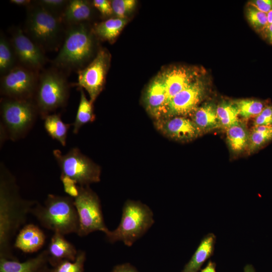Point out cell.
<instances>
[{
  "label": "cell",
  "mask_w": 272,
  "mask_h": 272,
  "mask_svg": "<svg viewBox=\"0 0 272 272\" xmlns=\"http://www.w3.org/2000/svg\"><path fill=\"white\" fill-rule=\"evenodd\" d=\"M249 5L266 14L272 11V0H255L250 2Z\"/></svg>",
  "instance_id": "obj_38"
},
{
  "label": "cell",
  "mask_w": 272,
  "mask_h": 272,
  "mask_svg": "<svg viewBox=\"0 0 272 272\" xmlns=\"http://www.w3.org/2000/svg\"><path fill=\"white\" fill-rule=\"evenodd\" d=\"M79 194L74 198L79 221L77 234L83 237L97 231L106 233L109 230L104 223L98 196L89 185H79Z\"/></svg>",
  "instance_id": "obj_9"
},
{
  "label": "cell",
  "mask_w": 272,
  "mask_h": 272,
  "mask_svg": "<svg viewBox=\"0 0 272 272\" xmlns=\"http://www.w3.org/2000/svg\"><path fill=\"white\" fill-rule=\"evenodd\" d=\"M80 99L77 109L75 121L73 123V132L78 133L82 126L95 119L93 103L88 100L85 94L84 90L80 88Z\"/></svg>",
  "instance_id": "obj_26"
},
{
  "label": "cell",
  "mask_w": 272,
  "mask_h": 272,
  "mask_svg": "<svg viewBox=\"0 0 272 272\" xmlns=\"http://www.w3.org/2000/svg\"><path fill=\"white\" fill-rule=\"evenodd\" d=\"M216 263L210 260L207 266L200 272H216Z\"/></svg>",
  "instance_id": "obj_42"
},
{
  "label": "cell",
  "mask_w": 272,
  "mask_h": 272,
  "mask_svg": "<svg viewBox=\"0 0 272 272\" xmlns=\"http://www.w3.org/2000/svg\"><path fill=\"white\" fill-rule=\"evenodd\" d=\"M145 107L155 120L162 117L166 103V95L162 72L149 84L144 96Z\"/></svg>",
  "instance_id": "obj_15"
},
{
  "label": "cell",
  "mask_w": 272,
  "mask_h": 272,
  "mask_svg": "<svg viewBox=\"0 0 272 272\" xmlns=\"http://www.w3.org/2000/svg\"><path fill=\"white\" fill-rule=\"evenodd\" d=\"M272 140V125L254 126L249 134V152H254Z\"/></svg>",
  "instance_id": "obj_28"
},
{
  "label": "cell",
  "mask_w": 272,
  "mask_h": 272,
  "mask_svg": "<svg viewBox=\"0 0 272 272\" xmlns=\"http://www.w3.org/2000/svg\"><path fill=\"white\" fill-rule=\"evenodd\" d=\"M10 2L17 6L27 7L32 3V1L30 0H11Z\"/></svg>",
  "instance_id": "obj_41"
},
{
  "label": "cell",
  "mask_w": 272,
  "mask_h": 272,
  "mask_svg": "<svg viewBox=\"0 0 272 272\" xmlns=\"http://www.w3.org/2000/svg\"><path fill=\"white\" fill-rule=\"evenodd\" d=\"M127 22L126 18H112L95 24L93 31L98 38L112 43Z\"/></svg>",
  "instance_id": "obj_22"
},
{
  "label": "cell",
  "mask_w": 272,
  "mask_h": 272,
  "mask_svg": "<svg viewBox=\"0 0 272 272\" xmlns=\"http://www.w3.org/2000/svg\"><path fill=\"white\" fill-rule=\"evenodd\" d=\"M217 115L220 126L226 129L240 121L238 119V110L234 103L224 102L220 103L216 108Z\"/></svg>",
  "instance_id": "obj_29"
},
{
  "label": "cell",
  "mask_w": 272,
  "mask_h": 272,
  "mask_svg": "<svg viewBox=\"0 0 272 272\" xmlns=\"http://www.w3.org/2000/svg\"><path fill=\"white\" fill-rule=\"evenodd\" d=\"M112 272H137L128 265H122L117 266Z\"/></svg>",
  "instance_id": "obj_39"
},
{
  "label": "cell",
  "mask_w": 272,
  "mask_h": 272,
  "mask_svg": "<svg viewBox=\"0 0 272 272\" xmlns=\"http://www.w3.org/2000/svg\"><path fill=\"white\" fill-rule=\"evenodd\" d=\"M192 114V120L201 132L220 126L216 108L212 104L208 103L197 107Z\"/></svg>",
  "instance_id": "obj_23"
},
{
  "label": "cell",
  "mask_w": 272,
  "mask_h": 272,
  "mask_svg": "<svg viewBox=\"0 0 272 272\" xmlns=\"http://www.w3.org/2000/svg\"><path fill=\"white\" fill-rule=\"evenodd\" d=\"M94 36L87 23L66 26L62 44L52 61L54 66L77 72L86 66L94 51Z\"/></svg>",
  "instance_id": "obj_2"
},
{
  "label": "cell",
  "mask_w": 272,
  "mask_h": 272,
  "mask_svg": "<svg viewBox=\"0 0 272 272\" xmlns=\"http://www.w3.org/2000/svg\"><path fill=\"white\" fill-rule=\"evenodd\" d=\"M61 16L49 11L34 1L27 7L23 31L44 52L53 51L62 44L66 31Z\"/></svg>",
  "instance_id": "obj_3"
},
{
  "label": "cell",
  "mask_w": 272,
  "mask_h": 272,
  "mask_svg": "<svg viewBox=\"0 0 272 272\" xmlns=\"http://www.w3.org/2000/svg\"><path fill=\"white\" fill-rule=\"evenodd\" d=\"M18 65L12 43L3 34L0 37V74L2 76Z\"/></svg>",
  "instance_id": "obj_27"
},
{
  "label": "cell",
  "mask_w": 272,
  "mask_h": 272,
  "mask_svg": "<svg viewBox=\"0 0 272 272\" xmlns=\"http://www.w3.org/2000/svg\"><path fill=\"white\" fill-rule=\"evenodd\" d=\"M40 272H49L47 270H46L45 268L44 269V270L43 271H41Z\"/></svg>",
  "instance_id": "obj_45"
},
{
  "label": "cell",
  "mask_w": 272,
  "mask_h": 272,
  "mask_svg": "<svg viewBox=\"0 0 272 272\" xmlns=\"http://www.w3.org/2000/svg\"><path fill=\"white\" fill-rule=\"evenodd\" d=\"M46 250L48 261L53 266L63 260L75 261L78 252L74 245L58 232H54Z\"/></svg>",
  "instance_id": "obj_17"
},
{
  "label": "cell",
  "mask_w": 272,
  "mask_h": 272,
  "mask_svg": "<svg viewBox=\"0 0 272 272\" xmlns=\"http://www.w3.org/2000/svg\"><path fill=\"white\" fill-rule=\"evenodd\" d=\"M216 240V236L213 233L205 236L182 272H197L204 262L213 255Z\"/></svg>",
  "instance_id": "obj_20"
},
{
  "label": "cell",
  "mask_w": 272,
  "mask_h": 272,
  "mask_svg": "<svg viewBox=\"0 0 272 272\" xmlns=\"http://www.w3.org/2000/svg\"><path fill=\"white\" fill-rule=\"evenodd\" d=\"M44 120V127L47 134L53 140L65 146L68 130L71 124L64 123L59 114H49Z\"/></svg>",
  "instance_id": "obj_24"
},
{
  "label": "cell",
  "mask_w": 272,
  "mask_h": 272,
  "mask_svg": "<svg viewBox=\"0 0 272 272\" xmlns=\"http://www.w3.org/2000/svg\"><path fill=\"white\" fill-rule=\"evenodd\" d=\"M262 32L265 38L272 44V24H268Z\"/></svg>",
  "instance_id": "obj_40"
},
{
  "label": "cell",
  "mask_w": 272,
  "mask_h": 272,
  "mask_svg": "<svg viewBox=\"0 0 272 272\" xmlns=\"http://www.w3.org/2000/svg\"><path fill=\"white\" fill-rule=\"evenodd\" d=\"M267 21L268 24H272V11L267 14Z\"/></svg>",
  "instance_id": "obj_44"
},
{
  "label": "cell",
  "mask_w": 272,
  "mask_h": 272,
  "mask_svg": "<svg viewBox=\"0 0 272 272\" xmlns=\"http://www.w3.org/2000/svg\"><path fill=\"white\" fill-rule=\"evenodd\" d=\"M113 14L116 18L125 19L134 9L137 1L135 0L111 1Z\"/></svg>",
  "instance_id": "obj_33"
},
{
  "label": "cell",
  "mask_w": 272,
  "mask_h": 272,
  "mask_svg": "<svg viewBox=\"0 0 272 272\" xmlns=\"http://www.w3.org/2000/svg\"><path fill=\"white\" fill-rule=\"evenodd\" d=\"M70 85L65 74L56 67L39 74L34 102L42 119L57 109L66 105L69 97Z\"/></svg>",
  "instance_id": "obj_6"
},
{
  "label": "cell",
  "mask_w": 272,
  "mask_h": 272,
  "mask_svg": "<svg viewBox=\"0 0 272 272\" xmlns=\"http://www.w3.org/2000/svg\"><path fill=\"white\" fill-rule=\"evenodd\" d=\"M154 125L164 136L180 142L194 140L201 132L192 119L185 116L161 118L155 120Z\"/></svg>",
  "instance_id": "obj_14"
},
{
  "label": "cell",
  "mask_w": 272,
  "mask_h": 272,
  "mask_svg": "<svg viewBox=\"0 0 272 272\" xmlns=\"http://www.w3.org/2000/svg\"><path fill=\"white\" fill-rule=\"evenodd\" d=\"M254 126L272 125V106L266 105L262 111L255 117Z\"/></svg>",
  "instance_id": "obj_36"
},
{
  "label": "cell",
  "mask_w": 272,
  "mask_h": 272,
  "mask_svg": "<svg viewBox=\"0 0 272 272\" xmlns=\"http://www.w3.org/2000/svg\"><path fill=\"white\" fill-rule=\"evenodd\" d=\"M92 3L103 16L109 17L113 14L111 1L94 0Z\"/></svg>",
  "instance_id": "obj_37"
},
{
  "label": "cell",
  "mask_w": 272,
  "mask_h": 272,
  "mask_svg": "<svg viewBox=\"0 0 272 272\" xmlns=\"http://www.w3.org/2000/svg\"><path fill=\"white\" fill-rule=\"evenodd\" d=\"M35 2L49 11L61 16L69 1L39 0Z\"/></svg>",
  "instance_id": "obj_34"
},
{
  "label": "cell",
  "mask_w": 272,
  "mask_h": 272,
  "mask_svg": "<svg viewBox=\"0 0 272 272\" xmlns=\"http://www.w3.org/2000/svg\"><path fill=\"white\" fill-rule=\"evenodd\" d=\"M39 74L18 65L2 76L1 93L5 98L33 100Z\"/></svg>",
  "instance_id": "obj_10"
},
{
  "label": "cell",
  "mask_w": 272,
  "mask_h": 272,
  "mask_svg": "<svg viewBox=\"0 0 272 272\" xmlns=\"http://www.w3.org/2000/svg\"><path fill=\"white\" fill-rule=\"evenodd\" d=\"M93 6L92 3L88 1H69L61 15L66 26L90 20L93 14Z\"/></svg>",
  "instance_id": "obj_19"
},
{
  "label": "cell",
  "mask_w": 272,
  "mask_h": 272,
  "mask_svg": "<svg viewBox=\"0 0 272 272\" xmlns=\"http://www.w3.org/2000/svg\"><path fill=\"white\" fill-rule=\"evenodd\" d=\"M38 114L32 100L3 98L1 102L3 135L13 141L23 138L33 125Z\"/></svg>",
  "instance_id": "obj_7"
},
{
  "label": "cell",
  "mask_w": 272,
  "mask_h": 272,
  "mask_svg": "<svg viewBox=\"0 0 272 272\" xmlns=\"http://www.w3.org/2000/svg\"><path fill=\"white\" fill-rule=\"evenodd\" d=\"M53 156L61 173L75 180L80 186H87L100 180L101 168L78 148L71 149L66 154L58 149Z\"/></svg>",
  "instance_id": "obj_8"
},
{
  "label": "cell",
  "mask_w": 272,
  "mask_h": 272,
  "mask_svg": "<svg viewBox=\"0 0 272 272\" xmlns=\"http://www.w3.org/2000/svg\"><path fill=\"white\" fill-rule=\"evenodd\" d=\"M226 129L227 140L233 152L240 153L248 147L250 133L243 123L240 121Z\"/></svg>",
  "instance_id": "obj_25"
},
{
  "label": "cell",
  "mask_w": 272,
  "mask_h": 272,
  "mask_svg": "<svg viewBox=\"0 0 272 272\" xmlns=\"http://www.w3.org/2000/svg\"><path fill=\"white\" fill-rule=\"evenodd\" d=\"M246 17L251 25L257 31H263L268 25L267 14L251 6L247 9Z\"/></svg>",
  "instance_id": "obj_32"
},
{
  "label": "cell",
  "mask_w": 272,
  "mask_h": 272,
  "mask_svg": "<svg viewBox=\"0 0 272 272\" xmlns=\"http://www.w3.org/2000/svg\"><path fill=\"white\" fill-rule=\"evenodd\" d=\"M45 235L37 226L28 224L19 232L15 240L14 246L25 253L38 251L44 245Z\"/></svg>",
  "instance_id": "obj_18"
},
{
  "label": "cell",
  "mask_w": 272,
  "mask_h": 272,
  "mask_svg": "<svg viewBox=\"0 0 272 272\" xmlns=\"http://www.w3.org/2000/svg\"><path fill=\"white\" fill-rule=\"evenodd\" d=\"M110 62L109 53L101 48L90 62L77 72L78 81L76 85L87 91L93 104L103 89Z\"/></svg>",
  "instance_id": "obj_11"
},
{
  "label": "cell",
  "mask_w": 272,
  "mask_h": 272,
  "mask_svg": "<svg viewBox=\"0 0 272 272\" xmlns=\"http://www.w3.org/2000/svg\"><path fill=\"white\" fill-rule=\"evenodd\" d=\"M85 259V252L80 250L75 261L63 260L54 266L49 272H84Z\"/></svg>",
  "instance_id": "obj_31"
},
{
  "label": "cell",
  "mask_w": 272,
  "mask_h": 272,
  "mask_svg": "<svg viewBox=\"0 0 272 272\" xmlns=\"http://www.w3.org/2000/svg\"><path fill=\"white\" fill-rule=\"evenodd\" d=\"M60 179L65 192L69 196L76 198L79 193V185L77 182L71 177L62 174H61Z\"/></svg>",
  "instance_id": "obj_35"
},
{
  "label": "cell",
  "mask_w": 272,
  "mask_h": 272,
  "mask_svg": "<svg viewBox=\"0 0 272 272\" xmlns=\"http://www.w3.org/2000/svg\"><path fill=\"white\" fill-rule=\"evenodd\" d=\"M122 213L118 226L105 233L106 237L111 243L119 241L131 246L154 224L153 214L146 205L131 200L125 202Z\"/></svg>",
  "instance_id": "obj_5"
},
{
  "label": "cell",
  "mask_w": 272,
  "mask_h": 272,
  "mask_svg": "<svg viewBox=\"0 0 272 272\" xmlns=\"http://www.w3.org/2000/svg\"><path fill=\"white\" fill-rule=\"evenodd\" d=\"M47 261L46 249L35 257L22 262L1 258L0 272H37Z\"/></svg>",
  "instance_id": "obj_21"
},
{
  "label": "cell",
  "mask_w": 272,
  "mask_h": 272,
  "mask_svg": "<svg viewBox=\"0 0 272 272\" xmlns=\"http://www.w3.org/2000/svg\"><path fill=\"white\" fill-rule=\"evenodd\" d=\"M36 201L21 198L13 176L4 167L1 168L0 180V255L11 257L10 242L23 224Z\"/></svg>",
  "instance_id": "obj_1"
},
{
  "label": "cell",
  "mask_w": 272,
  "mask_h": 272,
  "mask_svg": "<svg viewBox=\"0 0 272 272\" xmlns=\"http://www.w3.org/2000/svg\"><path fill=\"white\" fill-rule=\"evenodd\" d=\"M204 91L202 82L196 79L169 101L161 118L192 114L197 108Z\"/></svg>",
  "instance_id": "obj_13"
},
{
  "label": "cell",
  "mask_w": 272,
  "mask_h": 272,
  "mask_svg": "<svg viewBox=\"0 0 272 272\" xmlns=\"http://www.w3.org/2000/svg\"><path fill=\"white\" fill-rule=\"evenodd\" d=\"M243 272H256L253 266L251 264H247L245 266Z\"/></svg>",
  "instance_id": "obj_43"
},
{
  "label": "cell",
  "mask_w": 272,
  "mask_h": 272,
  "mask_svg": "<svg viewBox=\"0 0 272 272\" xmlns=\"http://www.w3.org/2000/svg\"><path fill=\"white\" fill-rule=\"evenodd\" d=\"M162 73L166 90V108L175 96L196 80V74L194 71L185 67H173Z\"/></svg>",
  "instance_id": "obj_16"
},
{
  "label": "cell",
  "mask_w": 272,
  "mask_h": 272,
  "mask_svg": "<svg viewBox=\"0 0 272 272\" xmlns=\"http://www.w3.org/2000/svg\"><path fill=\"white\" fill-rule=\"evenodd\" d=\"M239 115L245 118L255 117L265 107L263 102L254 99L239 100L234 102Z\"/></svg>",
  "instance_id": "obj_30"
},
{
  "label": "cell",
  "mask_w": 272,
  "mask_h": 272,
  "mask_svg": "<svg viewBox=\"0 0 272 272\" xmlns=\"http://www.w3.org/2000/svg\"><path fill=\"white\" fill-rule=\"evenodd\" d=\"M11 32L10 41L18 65L39 72L47 62L44 52L20 28L13 27Z\"/></svg>",
  "instance_id": "obj_12"
},
{
  "label": "cell",
  "mask_w": 272,
  "mask_h": 272,
  "mask_svg": "<svg viewBox=\"0 0 272 272\" xmlns=\"http://www.w3.org/2000/svg\"><path fill=\"white\" fill-rule=\"evenodd\" d=\"M32 213L44 228L62 235L78 233L79 221L74 198L49 194L43 205L37 203Z\"/></svg>",
  "instance_id": "obj_4"
}]
</instances>
